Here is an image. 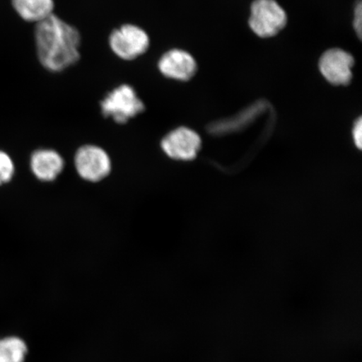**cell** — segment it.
Masks as SVG:
<instances>
[{"label":"cell","mask_w":362,"mask_h":362,"mask_svg":"<svg viewBox=\"0 0 362 362\" xmlns=\"http://www.w3.org/2000/svg\"><path fill=\"white\" fill-rule=\"evenodd\" d=\"M35 40L40 64L49 71H64L80 60L78 30L56 15L36 24Z\"/></svg>","instance_id":"cell-1"},{"label":"cell","mask_w":362,"mask_h":362,"mask_svg":"<svg viewBox=\"0 0 362 362\" xmlns=\"http://www.w3.org/2000/svg\"><path fill=\"white\" fill-rule=\"evenodd\" d=\"M102 115L117 124H124L146 110V105L129 84L119 86L101 101Z\"/></svg>","instance_id":"cell-2"},{"label":"cell","mask_w":362,"mask_h":362,"mask_svg":"<svg viewBox=\"0 0 362 362\" xmlns=\"http://www.w3.org/2000/svg\"><path fill=\"white\" fill-rule=\"evenodd\" d=\"M108 42L117 57L124 61H133L148 51L151 39L141 27L125 24L112 30Z\"/></svg>","instance_id":"cell-3"},{"label":"cell","mask_w":362,"mask_h":362,"mask_svg":"<svg viewBox=\"0 0 362 362\" xmlns=\"http://www.w3.org/2000/svg\"><path fill=\"white\" fill-rule=\"evenodd\" d=\"M287 16L275 0H255L251 6L249 25L253 33L262 38L272 37L286 25Z\"/></svg>","instance_id":"cell-4"},{"label":"cell","mask_w":362,"mask_h":362,"mask_svg":"<svg viewBox=\"0 0 362 362\" xmlns=\"http://www.w3.org/2000/svg\"><path fill=\"white\" fill-rule=\"evenodd\" d=\"M74 163L80 177L89 182H98L105 179L112 170L108 153L103 148L92 144L78 148Z\"/></svg>","instance_id":"cell-5"},{"label":"cell","mask_w":362,"mask_h":362,"mask_svg":"<svg viewBox=\"0 0 362 362\" xmlns=\"http://www.w3.org/2000/svg\"><path fill=\"white\" fill-rule=\"evenodd\" d=\"M201 146L200 136L185 127L172 130L161 141L163 152L172 160L179 161L194 160Z\"/></svg>","instance_id":"cell-6"},{"label":"cell","mask_w":362,"mask_h":362,"mask_svg":"<svg viewBox=\"0 0 362 362\" xmlns=\"http://www.w3.org/2000/svg\"><path fill=\"white\" fill-rule=\"evenodd\" d=\"M354 58L350 53L341 49H330L325 52L320 60L321 74L329 83L333 85H347L352 78V67Z\"/></svg>","instance_id":"cell-7"},{"label":"cell","mask_w":362,"mask_h":362,"mask_svg":"<svg viewBox=\"0 0 362 362\" xmlns=\"http://www.w3.org/2000/svg\"><path fill=\"white\" fill-rule=\"evenodd\" d=\"M158 69L167 78L185 81L196 74L197 65L191 54L183 49H172L158 60Z\"/></svg>","instance_id":"cell-8"},{"label":"cell","mask_w":362,"mask_h":362,"mask_svg":"<svg viewBox=\"0 0 362 362\" xmlns=\"http://www.w3.org/2000/svg\"><path fill=\"white\" fill-rule=\"evenodd\" d=\"M30 168L36 178L44 182H51L64 169V160L53 149L40 148L31 156Z\"/></svg>","instance_id":"cell-9"},{"label":"cell","mask_w":362,"mask_h":362,"mask_svg":"<svg viewBox=\"0 0 362 362\" xmlns=\"http://www.w3.org/2000/svg\"><path fill=\"white\" fill-rule=\"evenodd\" d=\"M13 8L27 22L36 24L54 15V0H12Z\"/></svg>","instance_id":"cell-10"},{"label":"cell","mask_w":362,"mask_h":362,"mask_svg":"<svg viewBox=\"0 0 362 362\" xmlns=\"http://www.w3.org/2000/svg\"><path fill=\"white\" fill-rule=\"evenodd\" d=\"M28 354L24 338L13 334L0 337V362H25Z\"/></svg>","instance_id":"cell-11"},{"label":"cell","mask_w":362,"mask_h":362,"mask_svg":"<svg viewBox=\"0 0 362 362\" xmlns=\"http://www.w3.org/2000/svg\"><path fill=\"white\" fill-rule=\"evenodd\" d=\"M15 174V165L10 156L0 151V185L10 182Z\"/></svg>","instance_id":"cell-12"},{"label":"cell","mask_w":362,"mask_h":362,"mask_svg":"<svg viewBox=\"0 0 362 362\" xmlns=\"http://www.w3.org/2000/svg\"><path fill=\"white\" fill-rule=\"evenodd\" d=\"M353 139H354V141L356 146L358 148H361L362 146V121L361 117H359L358 120L356 122L354 128H353Z\"/></svg>","instance_id":"cell-13"},{"label":"cell","mask_w":362,"mask_h":362,"mask_svg":"<svg viewBox=\"0 0 362 362\" xmlns=\"http://www.w3.org/2000/svg\"><path fill=\"white\" fill-rule=\"evenodd\" d=\"M361 1L357 4L355 10V19H354V27L356 30L357 35L361 36Z\"/></svg>","instance_id":"cell-14"}]
</instances>
